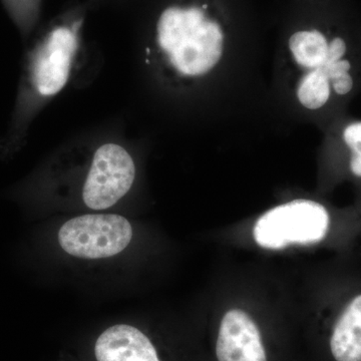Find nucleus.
I'll use <instances>...</instances> for the list:
<instances>
[{"instance_id": "f257e3e1", "label": "nucleus", "mask_w": 361, "mask_h": 361, "mask_svg": "<svg viewBox=\"0 0 361 361\" xmlns=\"http://www.w3.org/2000/svg\"><path fill=\"white\" fill-rule=\"evenodd\" d=\"M225 30L206 6L168 7L157 23V42L169 65L184 78L208 75L223 58Z\"/></svg>"}, {"instance_id": "f03ea898", "label": "nucleus", "mask_w": 361, "mask_h": 361, "mask_svg": "<svg viewBox=\"0 0 361 361\" xmlns=\"http://www.w3.org/2000/svg\"><path fill=\"white\" fill-rule=\"evenodd\" d=\"M330 218L326 209L311 200H294L270 209L254 226L256 243L263 248L310 245L325 238Z\"/></svg>"}, {"instance_id": "7ed1b4c3", "label": "nucleus", "mask_w": 361, "mask_h": 361, "mask_svg": "<svg viewBox=\"0 0 361 361\" xmlns=\"http://www.w3.org/2000/svg\"><path fill=\"white\" fill-rule=\"evenodd\" d=\"M133 237L132 226L118 215H85L61 226L59 242L75 257L108 258L127 248Z\"/></svg>"}, {"instance_id": "20e7f679", "label": "nucleus", "mask_w": 361, "mask_h": 361, "mask_svg": "<svg viewBox=\"0 0 361 361\" xmlns=\"http://www.w3.org/2000/svg\"><path fill=\"white\" fill-rule=\"evenodd\" d=\"M135 176L134 161L123 147L106 144L97 149L82 198L94 210L108 209L121 200L133 186Z\"/></svg>"}, {"instance_id": "39448f33", "label": "nucleus", "mask_w": 361, "mask_h": 361, "mask_svg": "<svg viewBox=\"0 0 361 361\" xmlns=\"http://www.w3.org/2000/svg\"><path fill=\"white\" fill-rule=\"evenodd\" d=\"M77 45V35L70 27L59 26L49 32L30 65V82L37 94L54 96L65 87Z\"/></svg>"}, {"instance_id": "423d86ee", "label": "nucleus", "mask_w": 361, "mask_h": 361, "mask_svg": "<svg viewBox=\"0 0 361 361\" xmlns=\"http://www.w3.org/2000/svg\"><path fill=\"white\" fill-rule=\"evenodd\" d=\"M216 355L219 361H267L257 325L244 311L230 310L223 317Z\"/></svg>"}, {"instance_id": "0eeeda50", "label": "nucleus", "mask_w": 361, "mask_h": 361, "mask_svg": "<svg viewBox=\"0 0 361 361\" xmlns=\"http://www.w3.org/2000/svg\"><path fill=\"white\" fill-rule=\"evenodd\" d=\"M94 351L97 361H160L148 337L126 324L106 329L97 338Z\"/></svg>"}, {"instance_id": "6e6552de", "label": "nucleus", "mask_w": 361, "mask_h": 361, "mask_svg": "<svg viewBox=\"0 0 361 361\" xmlns=\"http://www.w3.org/2000/svg\"><path fill=\"white\" fill-rule=\"evenodd\" d=\"M330 348L336 361H361V295L348 304L337 320Z\"/></svg>"}, {"instance_id": "1a4fd4ad", "label": "nucleus", "mask_w": 361, "mask_h": 361, "mask_svg": "<svg viewBox=\"0 0 361 361\" xmlns=\"http://www.w3.org/2000/svg\"><path fill=\"white\" fill-rule=\"evenodd\" d=\"M329 44L318 30H301L291 35L289 49L297 66L305 71L324 65L329 56Z\"/></svg>"}, {"instance_id": "9d476101", "label": "nucleus", "mask_w": 361, "mask_h": 361, "mask_svg": "<svg viewBox=\"0 0 361 361\" xmlns=\"http://www.w3.org/2000/svg\"><path fill=\"white\" fill-rule=\"evenodd\" d=\"M345 52V42L341 37H336L329 42L326 63L317 68L329 78L330 85L339 96L348 94L353 87V77L349 73L350 63L348 59H342Z\"/></svg>"}, {"instance_id": "9b49d317", "label": "nucleus", "mask_w": 361, "mask_h": 361, "mask_svg": "<svg viewBox=\"0 0 361 361\" xmlns=\"http://www.w3.org/2000/svg\"><path fill=\"white\" fill-rule=\"evenodd\" d=\"M297 99L304 108H322L330 97V80L319 70L307 71L297 84Z\"/></svg>"}, {"instance_id": "f8f14e48", "label": "nucleus", "mask_w": 361, "mask_h": 361, "mask_svg": "<svg viewBox=\"0 0 361 361\" xmlns=\"http://www.w3.org/2000/svg\"><path fill=\"white\" fill-rule=\"evenodd\" d=\"M343 140L353 154L361 156V122L348 125L344 129Z\"/></svg>"}, {"instance_id": "ddd939ff", "label": "nucleus", "mask_w": 361, "mask_h": 361, "mask_svg": "<svg viewBox=\"0 0 361 361\" xmlns=\"http://www.w3.org/2000/svg\"><path fill=\"white\" fill-rule=\"evenodd\" d=\"M350 170L356 177L361 178V156L353 154L350 160Z\"/></svg>"}, {"instance_id": "4468645a", "label": "nucleus", "mask_w": 361, "mask_h": 361, "mask_svg": "<svg viewBox=\"0 0 361 361\" xmlns=\"http://www.w3.org/2000/svg\"><path fill=\"white\" fill-rule=\"evenodd\" d=\"M28 1H30V0H11V2H13V4H27Z\"/></svg>"}]
</instances>
